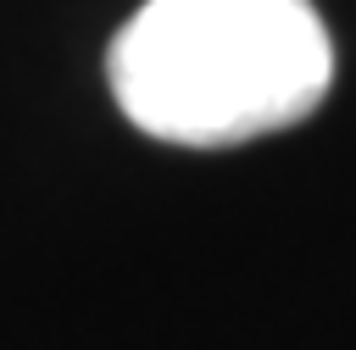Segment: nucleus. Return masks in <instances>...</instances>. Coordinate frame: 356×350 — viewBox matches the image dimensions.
<instances>
[{"mask_svg": "<svg viewBox=\"0 0 356 350\" xmlns=\"http://www.w3.org/2000/svg\"><path fill=\"white\" fill-rule=\"evenodd\" d=\"M122 117L167 144H245L317 111L334 44L312 0H145L106 56Z\"/></svg>", "mask_w": 356, "mask_h": 350, "instance_id": "f257e3e1", "label": "nucleus"}]
</instances>
